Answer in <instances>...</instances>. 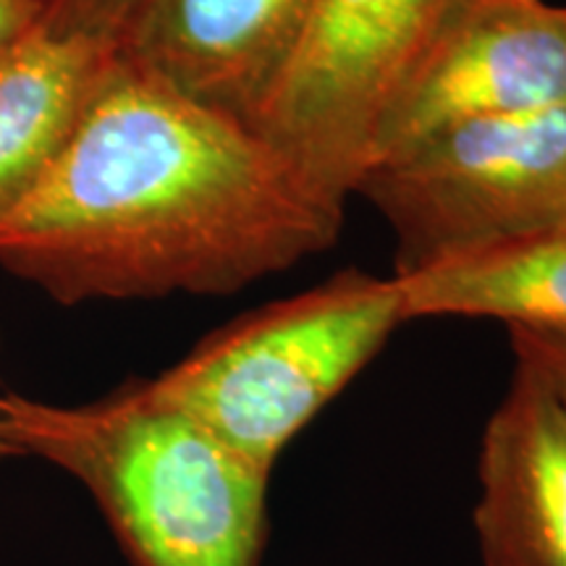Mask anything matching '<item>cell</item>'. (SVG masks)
Segmentation results:
<instances>
[{"label": "cell", "instance_id": "obj_8", "mask_svg": "<svg viewBox=\"0 0 566 566\" xmlns=\"http://www.w3.org/2000/svg\"><path fill=\"white\" fill-rule=\"evenodd\" d=\"M475 527L485 566H566V407L520 359L480 443Z\"/></svg>", "mask_w": 566, "mask_h": 566}, {"label": "cell", "instance_id": "obj_14", "mask_svg": "<svg viewBox=\"0 0 566 566\" xmlns=\"http://www.w3.org/2000/svg\"><path fill=\"white\" fill-rule=\"evenodd\" d=\"M6 457H19V454H17V449L9 443V438H6L3 424H0V459H6Z\"/></svg>", "mask_w": 566, "mask_h": 566}, {"label": "cell", "instance_id": "obj_2", "mask_svg": "<svg viewBox=\"0 0 566 566\" xmlns=\"http://www.w3.org/2000/svg\"><path fill=\"white\" fill-rule=\"evenodd\" d=\"M17 454L45 459L95 495L134 566H258L271 472L132 380L84 407L0 394Z\"/></svg>", "mask_w": 566, "mask_h": 566}, {"label": "cell", "instance_id": "obj_6", "mask_svg": "<svg viewBox=\"0 0 566 566\" xmlns=\"http://www.w3.org/2000/svg\"><path fill=\"white\" fill-rule=\"evenodd\" d=\"M564 103L566 6L459 0L380 118L367 166L449 126Z\"/></svg>", "mask_w": 566, "mask_h": 566}, {"label": "cell", "instance_id": "obj_3", "mask_svg": "<svg viewBox=\"0 0 566 566\" xmlns=\"http://www.w3.org/2000/svg\"><path fill=\"white\" fill-rule=\"evenodd\" d=\"M405 323L394 275L346 268L223 325L147 384L273 475L283 449Z\"/></svg>", "mask_w": 566, "mask_h": 566}, {"label": "cell", "instance_id": "obj_5", "mask_svg": "<svg viewBox=\"0 0 566 566\" xmlns=\"http://www.w3.org/2000/svg\"><path fill=\"white\" fill-rule=\"evenodd\" d=\"M459 0H317L254 132L346 202L394 95Z\"/></svg>", "mask_w": 566, "mask_h": 566}, {"label": "cell", "instance_id": "obj_12", "mask_svg": "<svg viewBox=\"0 0 566 566\" xmlns=\"http://www.w3.org/2000/svg\"><path fill=\"white\" fill-rule=\"evenodd\" d=\"M514 359L527 363L566 407V331L509 328Z\"/></svg>", "mask_w": 566, "mask_h": 566}, {"label": "cell", "instance_id": "obj_9", "mask_svg": "<svg viewBox=\"0 0 566 566\" xmlns=\"http://www.w3.org/2000/svg\"><path fill=\"white\" fill-rule=\"evenodd\" d=\"M113 51L38 27L0 63V218L59 160Z\"/></svg>", "mask_w": 566, "mask_h": 566}, {"label": "cell", "instance_id": "obj_7", "mask_svg": "<svg viewBox=\"0 0 566 566\" xmlns=\"http://www.w3.org/2000/svg\"><path fill=\"white\" fill-rule=\"evenodd\" d=\"M317 0H145L116 51L254 129L307 34Z\"/></svg>", "mask_w": 566, "mask_h": 566}, {"label": "cell", "instance_id": "obj_4", "mask_svg": "<svg viewBox=\"0 0 566 566\" xmlns=\"http://www.w3.org/2000/svg\"><path fill=\"white\" fill-rule=\"evenodd\" d=\"M396 237V271L566 221V103L449 126L354 184Z\"/></svg>", "mask_w": 566, "mask_h": 566}, {"label": "cell", "instance_id": "obj_13", "mask_svg": "<svg viewBox=\"0 0 566 566\" xmlns=\"http://www.w3.org/2000/svg\"><path fill=\"white\" fill-rule=\"evenodd\" d=\"M45 0H0V63L40 27Z\"/></svg>", "mask_w": 566, "mask_h": 566}, {"label": "cell", "instance_id": "obj_11", "mask_svg": "<svg viewBox=\"0 0 566 566\" xmlns=\"http://www.w3.org/2000/svg\"><path fill=\"white\" fill-rule=\"evenodd\" d=\"M145 0H45L40 27L116 45Z\"/></svg>", "mask_w": 566, "mask_h": 566}, {"label": "cell", "instance_id": "obj_10", "mask_svg": "<svg viewBox=\"0 0 566 566\" xmlns=\"http://www.w3.org/2000/svg\"><path fill=\"white\" fill-rule=\"evenodd\" d=\"M394 279L407 323L491 317L509 328L566 331V221L449 254Z\"/></svg>", "mask_w": 566, "mask_h": 566}, {"label": "cell", "instance_id": "obj_1", "mask_svg": "<svg viewBox=\"0 0 566 566\" xmlns=\"http://www.w3.org/2000/svg\"><path fill=\"white\" fill-rule=\"evenodd\" d=\"M346 202L271 142L113 51L0 265L63 304L233 294L336 244Z\"/></svg>", "mask_w": 566, "mask_h": 566}]
</instances>
